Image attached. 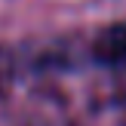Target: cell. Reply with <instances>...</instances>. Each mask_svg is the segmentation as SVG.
Here are the masks:
<instances>
[{
	"label": "cell",
	"instance_id": "cell-1",
	"mask_svg": "<svg viewBox=\"0 0 126 126\" xmlns=\"http://www.w3.org/2000/svg\"><path fill=\"white\" fill-rule=\"evenodd\" d=\"M92 52L108 68H126V22L108 25V28L95 37Z\"/></svg>",
	"mask_w": 126,
	"mask_h": 126
}]
</instances>
